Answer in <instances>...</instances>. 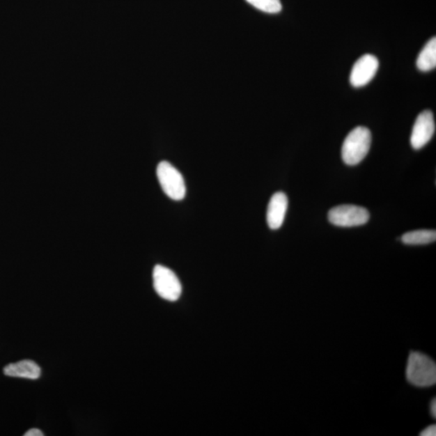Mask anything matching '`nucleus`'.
Wrapping results in <instances>:
<instances>
[{
	"label": "nucleus",
	"mask_w": 436,
	"mask_h": 436,
	"mask_svg": "<svg viewBox=\"0 0 436 436\" xmlns=\"http://www.w3.org/2000/svg\"><path fill=\"white\" fill-rule=\"evenodd\" d=\"M371 132L358 126L350 132L342 147V158L347 165H357L366 157L371 146Z\"/></svg>",
	"instance_id": "nucleus-2"
},
{
	"label": "nucleus",
	"mask_w": 436,
	"mask_h": 436,
	"mask_svg": "<svg viewBox=\"0 0 436 436\" xmlns=\"http://www.w3.org/2000/svg\"><path fill=\"white\" fill-rule=\"evenodd\" d=\"M154 288L166 301L176 302L180 297L182 286L178 277L169 268L156 265L153 272Z\"/></svg>",
	"instance_id": "nucleus-4"
},
{
	"label": "nucleus",
	"mask_w": 436,
	"mask_h": 436,
	"mask_svg": "<svg viewBox=\"0 0 436 436\" xmlns=\"http://www.w3.org/2000/svg\"><path fill=\"white\" fill-rule=\"evenodd\" d=\"M248 3L262 12L276 14L280 13L282 5L280 0H247Z\"/></svg>",
	"instance_id": "nucleus-12"
},
{
	"label": "nucleus",
	"mask_w": 436,
	"mask_h": 436,
	"mask_svg": "<svg viewBox=\"0 0 436 436\" xmlns=\"http://www.w3.org/2000/svg\"><path fill=\"white\" fill-rule=\"evenodd\" d=\"M378 68L379 61L374 55H363L353 65L350 83L355 88L364 87L375 77Z\"/></svg>",
	"instance_id": "nucleus-6"
},
{
	"label": "nucleus",
	"mask_w": 436,
	"mask_h": 436,
	"mask_svg": "<svg viewBox=\"0 0 436 436\" xmlns=\"http://www.w3.org/2000/svg\"><path fill=\"white\" fill-rule=\"evenodd\" d=\"M3 373L8 377L37 380L40 376V368L32 361H22L8 364Z\"/></svg>",
	"instance_id": "nucleus-9"
},
{
	"label": "nucleus",
	"mask_w": 436,
	"mask_h": 436,
	"mask_svg": "<svg viewBox=\"0 0 436 436\" xmlns=\"http://www.w3.org/2000/svg\"><path fill=\"white\" fill-rule=\"evenodd\" d=\"M421 436H435L436 435V427L435 425H430L427 428H425L422 433H420Z\"/></svg>",
	"instance_id": "nucleus-13"
},
{
	"label": "nucleus",
	"mask_w": 436,
	"mask_h": 436,
	"mask_svg": "<svg viewBox=\"0 0 436 436\" xmlns=\"http://www.w3.org/2000/svg\"><path fill=\"white\" fill-rule=\"evenodd\" d=\"M435 131V123L434 115L430 110L422 111L415 120L412 137H410V143L414 150L423 148L427 145Z\"/></svg>",
	"instance_id": "nucleus-7"
},
{
	"label": "nucleus",
	"mask_w": 436,
	"mask_h": 436,
	"mask_svg": "<svg viewBox=\"0 0 436 436\" xmlns=\"http://www.w3.org/2000/svg\"><path fill=\"white\" fill-rule=\"evenodd\" d=\"M417 68L421 72H429L436 67V38H433L426 44L417 59Z\"/></svg>",
	"instance_id": "nucleus-10"
},
{
	"label": "nucleus",
	"mask_w": 436,
	"mask_h": 436,
	"mask_svg": "<svg viewBox=\"0 0 436 436\" xmlns=\"http://www.w3.org/2000/svg\"><path fill=\"white\" fill-rule=\"evenodd\" d=\"M400 240L407 245L429 244L436 240V232L430 230L410 231L405 233Z\"/></svg>",
	"instance_id": "nucleus-11"
},
{
	"label": "nucleus",
	"mask_w": 436,
	"mask_h": 436,
	"mask_svg": "<svg viewBox=\"0 0 436 436\" xmlns=\"http://www.w3.org/2000/svg\"><path fill=\"white\" fill-rule=\"evenodd\" d=\"M405 375L407 382L414 387H433L436 383V364L427 355L412 352L410 354Z\"/></svg>",
	"instance_id": "nucleus-1"
},
{
	"label": "nucleus",
	"mask_w": 436,
	"mask_h": 436,
	"mask_svg": "<svg viewBox=\"0 0 436 436\" xmlns=\"http://www.w3.org/2000/svg\"><path fill=\"white\" fill-rule=\"evenodd\" d=\"M288 205V197L283 192H276L272 196L267 212V225L272 230H277L282 226L285 221Z\"/></svg>",
	"instance_id": "nucleus-8"
},
{
	"label": "nucleus",
	"mask_w": 436,
	"mask_h": 436,
	"mask_svg": "<svg viewBox=\"0 0 436 436\" xmlns=\"http://www.w3.org/2000/svg\"><path fill=\"white\" fill-rule=\"evenodd\" d=\"M44 434L42 432V430L37 429V428H33L31 430H28V432L24 434V436H43Z\"/></svg>",
	"instance_id": "nucleus-14"
},
{
	"label": "nucleus",
	"mask_w": 436,
	"mask_h": 436,
	"mask_svg": "<svg viewBox=\"0 0 436 436\" xmlns=\"http://www.w3.org/2000/svg\"><path fill=\"white\" fill-rule=\"evenodd\" d=\"M436 405H435V399L433 400L432 404H430V414H432L433 417L435 419L436 416Z\"/></svg>",
	"instance_id": "nucleus-15"
},
{
	"label": "nucleus",
	"mask_w": 436,
	"mask_h": 436,
	"mask_svg": "<svg viewBox=\"0 0 436 436\" xmlns=\"http://www.w3.org/2000/svg\"><path fill=\"white\" fill-rule=\"evenodd\" d=\"M369 212L364 208L353 205H343L333 208L328 212L329 221L341 227H353L366 224Z\"/></svg>",
	"instance_id": "nucleus-5"
},
{
	"label": "nucleus",
	"mask_w": 436,
	"mask_h": 436,
	"mask_svg": "<svg viewBox=\"0 0 436 436\" xmlns=\"http://www.w3.org/2000/svg\"><path fill=\"white\" fill-rule=\"evenodd\" d=\"M157 177L164 194L171 199L181 201L186 195L184 177L169 162L163 161L157 166Z\"/></svg>",
	"instance_id": "nucleus-3"
}]
</instances>
